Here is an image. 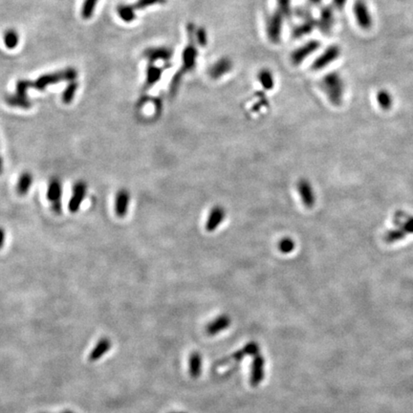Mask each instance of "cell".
<instances>
[{
	"label": "cell",
	"instance_id": "obj_19",
	"mask_svg": "<svg viewBox=\"0 0 413 413\" xmlns=\"http://www.w3.org/2000/svg\"><path fill=\"white\" fill-rule=\"evenodd\" d=\"M164 70L165 67L155 66L154 64H149L147 69V80L144 85L145 91L149 90V88H151L153 85H155L160 81Z\"/></svg>",
	"mask_w": 413,
	"mask_h": 413
},
{
	"label": "cell",
	"instance_id": "obj_23",
	"mask_svg": "<svg viewBox=\"0 0 413 413\" xmlns=\"http://www.w3.org/2000/svg\"><path fill=\"white\" fill-rule=\"evenodd\" d=\"M189 365H190V375H191V377L193 378V379H197L201 374V371H202V357H201V355L197 352L192 353L190 357Z\"/></svg>",
	"mask_w": 413,
	"mask_h": 413
},
{
	"label": "cell",
	"instance_id": "obj_11",
	"mask_svg": "<svg viewBox=\"0 0 413 413\" xmlns=\"http://www.w3.org/2000/svg\"><path fill=\"white\" fill-rule=\"evenodd\" d=\"M297 190L303 205L308 209L313 208L316 204V194L311 183L307 179H300L297 184Z\"/></svg>",
	"mask_w": 413,
	"mask_h": 413
},
{
	"label": "cell",
	"instance_id": "obj_13",
	"mask_svg": "<svg viewBox=\"0 0 413 413\" xmlns=\"http://www.w3.org/2000/svg\"><path fill=\"white\" fill-rule=\"evenodd\" d=\"M232 69V63L228 58H221L209 69V76L213 80H219Z\"/></svg>",
	"mask_w": 413,
	"mask_h": 413
},
{
	"label": "cell",
	"instance_id": "obj_37",
	"mask_svg": "<svg viewBox=\"0 0 413 413\" xmlns=\"http://www.w3.org/2000/svg\"><path fill=\"white\" fill-rule=\"evenodd\" d=\"M348 0H332V6L335 9V11L342 12L347 6Z\"/></svg>",
	"mask_w": 413,
	"mask_h": 413
},
{
	"label": "cell",
	"instance_id": "obj_36",
	"mask_svg": "<svg viewBox=\"0 0 413 413\" xmlns=\"http://www.w3.org/2000/svg\"><path fill=\"white\" fill-rule=\"evenodd\" d=\"M242 350L244 351V353H245L246 356L247 355L256 356L258 354V352H259V347H258V345L256 343L252 342V343H249L248 345H246Z\"/></svg>",
	"mask_w": 413,
	"mask_h": 413
},
{
	"label": "cell",
	"instance_id": "obj_7",
	"mask_svg": "<svg viewBox=\"0 0 413 413\" xmlns=\"http://www.w3.org/2000/svg\"><path fill=\"white\" fill-rule=\"evenodd\" d=\"M320 47V42L318 40H309L302 44L300 47L294 50L290 55L291 64L295 66L300 65L306 59L311 57L315 52H317Z\"/></svg>",
	"mask_w": 413,
	"mask_h": 413
},
{
	"label": "cell",
	"instance_id": "obj_34",
	"mask_svg": "<svg viewBox=\"0 0 413 413\" xmlns=\"http://www.w3.org/2000/svg\"><path fill=\"white\" fill-rule=\"evenodd\" d=\"M166 0H137L134 4L131 5L134 11L137 10H144L149 6L157 5V4H165Z\"/></svg>",
	"mask_w": 413,
	"mask_h": 413
},
{
	"label": "cell",
	"instance_id": "obj_12",
	"mask_svg": "<svg viewBox=\"0 0 413 413\" xmlns=\"http://www.w3.org/2000/svg\"><path fill=\"white\" fill-rule=\"evenodd\" d=\"M173 56V51L169 47H151L144 51V57L149 60V64H154L156 61H163L167 63Z\"/></svg>",
	"mask_w": 413,
	"mask_h": 413
},
{
	"label": "cell",
	"instance_id": "obj_28",
	"mask_svg": "<svg viewBox=\"0 0 413 413\" xmlns=\"http://www.w3.org/2000/svg\"><path fill=\"white\" fill-rule=\"evenodd\" d=\"M18 40V33L15 30H7L4 33V43L8 49L16 48Z\"/></svg>",
	"mask_w": 413,
	"mask_h": 413
},
{
	"label": "cell",
	"instance_id": "obj_15",
	"mask_svg": "<svg viewBox=\"0 0 413 413\" xmlns=\"http://www.w3.org/2000/svg\"><path fill=\"white\" fill-rule=\"evenodd\" d=\"M226 217V212L224 208L220 206H216L211 211L209 217L206 222V231L213 232L216 231V229L223 223Z\"/></svg>",
	"mask_w": 413,
	"mask_h": 413
},
{
	"label": "cell",
	"instance_id": "obj_33",
	"mask_svg": "<svg viewBox=\"0 0 413 413\" xmlns=\"http://www.w3.org/2000/svg\"><path fill=\"white\" fill-rule=\"evenodd\" d=\"M194 38L198 47L204 48L208 45V33L203 27L195 28Z\"/></svg>",
	"mask_w": 413,
	"mask_h": 413
},
{
	"label": "cell",
	"instance_id": "obj_42",
	"mask_svg": "<svg viewBox=\"0 0 413 413\" xmlns=\"http://www.w3.org/2000/svg\"></svg>",
	"mask_w": 413,
	"mask_h": 413
},
{
	"label": "cell",
	"instance_id": "obj_14",
	"mask_svg": "<svg viewBox=\"0 0 413 413\" xmlns=\"http://www.w3.org/2000/svg\"><path fill=\"white\" fill-rule=\"evenodd\" d=\"M264 378V359L261 355H256L252 364L251 372V385L255 387L260 384Z\"/></svg>",
	"mask_w": 413,
	"mask_h": 413
},
{
	"label": "cell",
	"instance_id": "obj_1",
	"mask_svg": "<svg viewBox=\"0 0 413 413\" xmlns=\"http://www.w3.org/2000/svg\"><path fill=\"white\" fill-rule=\"evenodd\" d=\"M78 76V72L74 68H66L63 71L50 73L39 77L36 81L30 82L27 80H20L17 83V90L15 95L6 97V102L11 106H16L23 109H28L31 102L27 98V89L34 88L36 90H44L50 84H56L65 81H74Z\"/></svg>",
	"mask_w": 413,
	"mask_h": 413
},
{
	"label": "cell",
	"instance_id": "obj_26",
	"mask_svg": "<svg viewBox=\"0 0 413 413\" xmlns=\"http://www.w3.org/2000/svg\"><path fill=\"white\" fill-rule=\"evenodd\" d=\"M408 233L404 231L402 228L400 227H396L393 230H389L387 231L384 236L383 239L386 243H394L397 241H401L403 239H405L407 237Z\"/></svg>",
	"mask_w": 413,
	"mask_h": 413
},
{
	"label": "cell",
	"instance_id": "obj_3",
	"mask_svg": "<svg viewBox=\"0 0 413 413\" xmlns=\"http://www.w3.org/2000/svg\"><path fill=\"white\" fill-rule=\"evenodd\" d=\"M319 85L331 104L334 106H340L342 104L345 95V82L340 73H327L321 79Z\"/></svg>",
	"mask_w": 413,
	"mask_h": 413
},
{
	"label": "cell",
	"instance_id": "obj_10",
	"mask_svg": "<svg viewBox=\"0 0 413 413\" xmlns=\"http://www.w3.org/2000/svg\"><path fill=\"white\" fill-rule=\"evenodd\" d=\"M87 193V186L83 181L76 183L73 187V193L68 203V209L71 213H77Z\"/></svg>",
	"mask_w": 413,
	"mask_h": 413
},
{
	"label": "cell",
	"instance_id": "obj_41",
	"mask_svg": "<svg viewBox=\"0 0 413 413\" xmlns=\"http://www.w3.org/2000/svg\"><path fill=\"white\" fill-rule=\"evenodd\" d=\"M73 413V412H64V413Z\"/></svg>",
	"mask_w": 413,
	"mask_h": 413
},
{
	"label": "cell",
	"instance_id": "obj_4",
	"mask_svg": "<svg viewBox=\"0 0 413 413\" xmlns=\"http://www.w3.org/2000/svg\"><path fill=\"white\" fill-rule=\"evenodd\" d=\"M286 18L277 9L265 17V32L267 38L273 44H278L281 40L283 23Z\"/></svg>",
	"mask_w": 413,
	"mask_h": 413
},
{
	"label": "cell",
	"instance_id": "obj_2",
	"mask_svg": "<svg viewBox=\"0 0 413 413\" xmlns=\"http://www.w3.org/2000/svg\"><path fill=\"white\" fill-rule=\"evenodd\" d=\"M195 26L192 23H189L187 26V33H188V44L184 48L182 52V65L180 70L173 76L170 84H169V94L174 95L181 83L183 76L189 72L194 70L197 64V59L199 57L198 46L195 42L194 38Z\"/></svg>",
	"mask_w": 413,
	"mask_h": 413
},
{
	"label": "cell",
	"instance_id": "obj_5",
	"mask_svg": "<svg viewBox=\"0 0 413 413\" xmlns=\"http://www.w3.org/2000/svg\"><path fill=\"white\" fill-rule=\"evenodd\" d=\"M342 54V49L338 44H331L311 64L312 71H321L337 61Z\"/></svg>",
	"mask_w": 413,
	"mask_h": 413
},
{
	"label": "cell",
	"instance_id": "obj_20",
	"mask_svg": "<svg viewBox=\"0 0 413 413\" xmlns=\"http://www.w3.org/2000/svg\"><path fill=\"white\" fill-rule=\"evenodd\" d=\"M110 348H111V342L109 339L107 338L100 339L98 344L96 345V347H94V349L90 352L88 360L90 362L99 361L104 354H106L109 351Z\"/></svg>",
	"mask_w": 413,
	"mask_h": 413
},
{
	"label": "cell",
	"instance_id": "obj_40",
	"mask_svg": "<svg viewBox=\"0 0 413 413\" xmlns=\"http://www.w3.org/2000/svg\"><path fill=\"white\" fill-rule=\"evenodd\" d=\"M2 170H3V162H2V158L0 156V174L2 173Z\"/></svg>",
	"mask_w": 413,
	"mask_h": 413
},
{
	"label": "cell",
	"instance_id": "obj_17",
	"mask_svg": "<svg viewBox=\"0 0 413 413\" xmlns=\"http://www.w3.org/2000/svg\"><path fill=\"white\" fill-rule=\"evenodd\" d=\"M129 201L130 195L127 190H121L118 191L115 198V212L119 217L126 216L128 210Z\"/></svg>",
	"mask_w": 413,
	"mask_h": 413
},
{
	"label": "cell",
	"instance_id": "obj_21",
	"mask_svg": "<svg viewBox=\"0 0 413 413\" xmlns=\"http://www.w3.org/2000/svg\"><path fill=\"white\" fill-rule=\"evenodd\" d=\"M393 223L396 227L402 228L408 234H413V216L399 211L394 215Z\"/></svg>",
	"mask_w": 413,
	"mask_h": 413
},
{
	"label": "cell",
	"instance_id": "obj_22",
	"mask_svg": "<svg viewBox=\"0 0 413 413\" xmlns=\"http://www.w3.org/2000/svg\"><path fill=\"white\" fill-rule=\"evenodd\" d=\"M377 102L381 110L387 111L390 110L393 105V97L392 94L386 89H381L376 95Z\"/></svg>",
	"mask_w": 413,
	"mask_h": 413
},
{
	"label": "cell",
	"instance_id": "obj_6",
	"mask_svg": "<svg viewBox=\"0 0 413 413\" xmlns=\"http://www.w3.org/2000/svg\"><path fill=\"white\" fill-rule=\"evenodd\" d=\"M353 13L358 26L364 31L371 29L373 18L369 7L364 0H356L353 5Z\"/></svg>",
	"mask_w": 413,
	"mask_h": 413
},
{
	"label": "cell",
	"instance_id": "obj_32",
	"mask_svg": "<svg viewBox=\"0 0 413 413\" xmlns=\"http://www.w3.org/2000/svg\"><path fill=\"white\" fill-rule=\"evenodd\" d=\"M295 247H296V243L290 237H284L279 242V250L284 254H288L292 253L295 250Z\"/></svg>",
	"mask_w": 413,
	"mask_h": 413
},
{
	"label": "cell",
	"instance_id": "obj_31",
	"mask_svg": "<svg viewBox=\"0 0 413 413\" xmlns=\"http://www.w3.org/2000/svg\"><path fill=\"white\" fill-rule=\"evenodd\" d=\"M78 86H79L78 83H76L74 81H71L69 84L67 85V87L64 89V91L63 93V96H62V99H63V101L64 103H70L72 101V99L75 96V93L78 89Z\"/></svg>",
	"mask_w": 413,
	"mask_h": 413
},
{
	"label": "cell",
	"instance_id": "obj_8",
	"mask_svg": "<svg viewBox=\"0 0 413 413\" xmlns=\"http://www.w3.org/2000/svg\"><path fill=\"white\" fill-rule=\"evenodd\" d=\"M317 20L318 30L325 35L330 34L335 25V9L333 8V6L325 5L321 7L319 17Z\"/></svg>",
	"mask_w": 413,
	"mask_h": 413
},
{
	"label": "cell",
	"instance_id": "obj_29",
	"mask_svg": "<svg viewBox=\"0 0 413 413\" xmlns=\"http://www.w3.org/2000/svg\"><path fill=\"white\" fill-rule=\"evenodd\" d=\"M98 1L99 0H84L83 1V8H82V17L83 19H89L92 17Z\"/></svg>",
	"mask_w": 413,
	"mask_h": 413
},
{
	"label": "cell",
	"instance_id": "obj_24",
	"mask_svg": "<svg viewBox=\"0 0 413 413\" xmlns=\"http://www.w3.org/2000/svg\"><path fill=\"white\" fill-rule=\"evenodd\" d=\"M33 184V176L29 172L21 173L18 181H17V191L20 195H25Z\"/></svg>",
	"mask_w": 413,
	"mask_h": 413
},
{
	"label": "cell",
	"instance_id": "obj_30",
	"mask_svg": "<svg viewBox=\"0 0 413 413\" xmlns=\"http://www.w3.org/2000/svg\"><path fill=\"white\" fill-rule=\"evenodd\" d=\"M278 10L285 17L286 19L290 18L293 15L292 1L291 0H277Z\"/></svg>",
	"mask_w": 413,
	"mask_h": 413
},
{
	"label": "cell",
	"instance_id": "obj_9",
	"mask_svg": "<svg viewBox=\"0 0 413 413\" xmlns=\"http://www.w3.org/2000/svg\"><path fill=\"white\" fill-rule=\"evenodd\" d=\"M47 198L52 204L53 211L56 214H61L63 210V185L58 178L51 180L47 190Z\"/></svg>",
	"mask_w": 413,
	"mask_h": 413
},
{
	"label": "cell",
	"instance_id": "obj_27",
	"mask_svg": "<svg viewBox=\"0 0 413 413\" xmlns=\"http://www.w3.org/2000/svg\"><path fill=\"white\" fill-rule=\"evenodd\" d=\"M118 15L124 21L126 22H131L135 17V11L133 10L131 5H120L117 9Z\"/></svg>",
	"mask_w": 413,
	"mask_h": 413
},
{
	"label": "cell",
	"instance_id": "obj_39",
	"mask_svg": "<svg viewBox=\"0 0 413 413\" xmlns=\"http://www.w3.org/2000/svg\"><path fill=\"white\" fill-rule=\"evenodd\" d=\"M323 0H308V3L310 6H318L322 3Z\"/></svg>",
	"mask_w": 413,
	"mask_h": 413
},
{
	"label": "cell",
	"instance_id": "obj_38",
	"mask_svg": "<svg viewBox=\"0 0 413 413\" xmlns=\"http://www.w3.org/2000/svg\"><path fill=\"white\" fill-rule=\"evenodd\" d=\"M5 237H6V233L3 228H0V249L3 247L4 242H5Z\"/></svg>",
	"mask_w": 413,
	"mask_h": 413
},
{
	"label": "cell",
	"instance_id": "obj_16",
	"mask_svg": "<svg viewBox=\"0 0 413 413\" xmlns=\"http://www.w3.org/2000/svg\"><path fill=\"white\" fill-rule=\"evenodd\" d=\"M316 28H318V20L314 17L302 20L300 24H298L293 29L292 36L294 39L301 38L305 35H309Z\"/></svg>",
	"mask_w": 413,
	"mask_h": 413
},
{
	"label": "cell",
	"instance_id": "obj_18",
	"mask_svg": "<svg viewBox=\"0 0 413 413\" xmlns=\"http://www.w3.org/2000/svg\"><path fill=\"white\" fill-rule=\"evenodd\" d=\"M230 325H231V318L227 315H222L216 318L212 322H210L206 327V331L210 336H214L221 331L225 330Z\"/></svg>",
	"mask_w": 413,
	"mask_h": 413
},
{
	"label": "cell",
	"instance_id": "obj_25",
	"mask_svg": "<svg viewBox=\"0 0 413 413\" xmlns=\"http://www.w3.org/2000/svg\"><path fill=\"white\" fill-rule=\"evenodd\" d=\"M257 80L265 90H272L275 87V80L272 72L268 69H262L257 75Z\"/></svg>",
	"mask_w": 413,
	"mask_h": 413
},
{
	"label": "cell",
	"instance_id": "obj_35",
	"mask_svg": "<svg viewBox=\"0 0 413 413\" xmlns=\"http://www.w3.org/2000/svg\"><path fill=\"white\" fill-rule=\"evenodd\" d=\"M293 13L297 17H299L300 19H302V20H305V19H308V18L313 17H312L311 9L309 7H306V6H299V7H297L293 11Z\"/></svg>",
	"mask_w": 413,
	"mask_h": 413
}]
</instances>
